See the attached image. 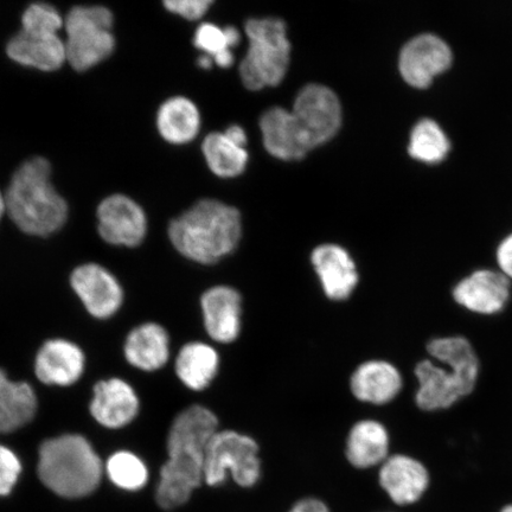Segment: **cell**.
I'll list each match as a JSON object with an SVG mask.
<instances>
[{
	"label": "cell",
	"instance_id": "1",
	"mask_svg": "<svg viewBox=\"0 0 512 512\" xmlns=\"http://www.w3.org/2000/svg\"><path fill=\"white\" fill-rule=\"evenodd\" d=\"M220 421L210 408L191 405L171 422L166 452L168 459L160 469L156 502L164 510H175L190 501L204 484V458Z\"/></svg>",
	"mask_w": 512,
	"mask_h": 512
},
{
	"label": "cell",
	"instance_id": "2",
	"mask_svg": "<svg viewBox=\"0 0 512 512\" xmlns=\"http://www.w3.org/2000/svg\"><path fill=\"white\" fill-rule=\"evenodd\" d=\"M426 349L430 358L414 369L418 381L414 401L421 411H446L475 392L480 361L469 339L460 335L435 337Z\"/></svg>",
	"mask_w": 512,
	"mask_h": 512
},
{
	"label": "cell",
	"instance_id": "3",
	"mask_svg": "<svg viewBox=\"0 0 512 512\" xmlns=\"http://www.w3.org/2000/svg\"><path fill=\"white\" fill-rule=\"evenodd\" d=\"M242 236L240 211L215 200L197 202L170 223L169 238L184 258L214 265L238 248Z\"/></svg>",
	"mask_w": 512,
	"mask_h": 512
},
{
	"label": "cell",
	"instance_id": "4",
	"mask_svg": "<svg viewBox=\"0 0 512 512\" xmlns=\"http://www.w3.org/2000/svg\"><path fill=\"white\" fill-rule=\"evenodd\" d=\"M47 159L27 160L11 178L5 192L6 211L24 233L47 236L66 223L68 206L51 183Z\"/></svg>",
	"mask_w": 512,
	"mask_h": 512
},
{
	"label": "cell",
	"instance_id": "5",
	"mask_svg": "<svg viewBox=\"0 0 512 512\" xmlns=\"http://www.w3.org/2000/svg\"><path fill=\"white\" fill-rule=\"evenodd\" d=\"M102 471L98 453L81 435L66 434L41 445L38 476L63 498L91 495L100 485Z\"/></svg>",
	"mask_w": 512,
	"mask_h": 512
},
{
	"label": "cell",
	"instance_id": "6",
	"mask_svg": "<svg viewBox=\"0 0 512 512\" xmlns=\"http://www.w3.org/2000/svg\"><path fill=\"white\" fill-rule=\"evenodd\" d=\"M245 29L249 48L240 64L243 85L254 92L279 86L291 60L285 22L280 18H251Z\"/></svg>",
	"mask_w": 512,
	"mask_h": 512
},
{
	"label": "cell",
	"instance_id": "7",
	"mask_svg": "<svg viewBox=\"0 0 512 512\" xmlns=\"http://www.w3.org/2000/svg\"><path fill=\"white\" fill-rule=\"evenodd\" d=\"M262 473L260 446L251 435L219 430L209 441L204 458V484L217 488L232 477L236 485L251 489Z\"/></svg>",
	"mask_w": 512,
	"mask_h": 512
},
{
	"label": "cell",
	"instance_id": "8",
	"mask_svg": "<svg viewBox=\"0 0 512 512\" xmlns=\"http://www.w3.org/2000/svg\"><path fill=\"white\" fill-rule=\"evenodd\" d=\"M113 15L105 6H76L64 22L67 61L75 70H87L111 56L115 47Z\"/></svg>",
	"mask_w": 512,
	"mask_h": 512
},
{
	"label": "cell",
	"instance_id": "9",
	"mask_svg": "<svg viewBox=\"0 0 512 512\" xmlns=\"http://www.w3.org/2000/svg\"><path fill=\"white\" fill-rule=\"evenodd\" d=\"M291 112L311 150L330 142L342 125L341 102L326 86L304 87Z\"/></svg>",
	"mask_w": 512,
	"mask_h": 512
},
{
	"label": "cell",
	"instance_id": "10",
	"mask_svg": "<svg viewBox=\"0 0 512 512\" xmlns=\"http://www.w3.org/2000/svg\"><path fill=\"white\" fill-rule=\"evenodd\" d=\"M454 303L479 316H495L510 303L511 281L502 272L482 268L458 281L452 288Z\"/></svg>",
	"mask_w": 512,
	"mask_h": 512
},
{
	"label": "cell",
	"instance_id": "11",
	"mask_svg": "<svg viewBox=\"0 0 512 512\" xmlns=\"http://www.w3.org/2000/svg\"><path fill=\"white\" fill-rule=\"evenodd\" d=\"M203 326L211 341L232 344L242 331L243 300L236 288L215 285L202 293L200 299Z\"/></svg>",
	"mask_w": 512,
	"mask_h": 512
},
{
	"label": "cell",
	"instance_id": "12",
	"mask_svg": "<svg viewBox=\"0 0 512 512\" xmlns=\"http://www.w3.org/2000/svg\"><path fill=\"white\" fill-rule=\"evenodd\" d=\"M451 62L452 51L443 38L421 34L403 46L399 67L409 85L424 88L431 85L434 76L450 67Z\"/></svg>",
	"mask_w": 512,
	"mask_h": 512
},
{
	"label": "cell",
	"instance_id": "13",
	"mask_svg": "<svg viewBox=\"0 0 512 512\" xmlns=\"http://www.w3.org/2000/svg\"><path fill=\"white\" fill-rule=\"evenodd\" d=\"M99 234L115 246L137 247L147 232L146 215L138 203L125 195L105 198L98 208Z\"/></svg>",
	"mask_w": 512,
	"mask_h": 512
},
{
	"label": "cell",
	"instance_id": "14",
	"mask_svg": "<svg viewBox=\"0 0 512 512\" xmlns=\"http://www.w3.org/2000/svg\"><path fill=\"white\" fill-rule=\"evenodd\" d=\"M311 264L322 285L325 297L342 303L352 297L360 284L356 262L342 246L324 243L313 249Z\"/></svg>",
	"mask_w": 512,
	"mask_h": 512
},
{
	"label": "cell",
	"instance_id": "15",
	"mask_svg": "<svg viewBox=\"0 0 512 512\" xmlns=\"http://www.w3.org/2000/svg\"><path fill=\"white\" fill-rule=\"evenodd\" d=\"M70 284L88 312L96 318H110L123 305V287L112 273L100 265L87 264L76 268Z\"/></svg>",
	"mask_w": 512,
	"mask_h": 512
},
{
	"label": "cell",
	"instance_id": "16",
	"mask_svg": "<svg viewBox=\"0 0 512 512\" xmlns=\"http://www.w3.org/2000/svg\"><path fill=\"white\" fill-rule=\"evenodd\" d=\"M379 482L399 505L418 502L430 486V473L420 460L408 454H393L380 467Z\"/></svg>",
	"mask_w": 512,
	"mask_h": 512
},
{
	"label": "cell",
	"instance_id": "17",
	"mask_svg": "<svg viewBox=\"0 0 512 512\" xmlns=\"http://www.w3.org/2000/svg\"><path fill=\"white\" fill-rule=\"evenodd\" d=\"M402 388L401 371L386 360L363 362L350 377L351 394L367 405L386 406L398 398Z\"/></svg>",
	"mask_w": 512,
	"mask_h": 512
},
{
	"label": "cell",
	"instance_id": "18",
	"mask_svg": "<svg viewBox=\"0 0 512 512\" xmlns=\"http://www.w3.org/2000/svg\"><path fill=\"white\" fill-rule=\"evenodd\" d=\"M139 409L136 390L124 380L101 381L94 387L91 413L102 426L117 430L130 425Z\"/></svg>",
	"mask_w": 512,
	"mask_h": 512
},
{
	"label": "cell",
	"instance_id": "19",
	"mask_svg": "<svg viewBox=\"0 0 512 512\" xmlns=\"http://www.w3.org/2000/svg\"><path fill=\"white\" fill-rule=\"evenodd\" d=\"M260 130L265 149L274 158L299 160L311 151L292 112L283 107H273L262 114Z\"/></svg>",
	"mask_w": 512,
	"mask_h": 512
},
{
	"label": "cell",
	"instance_id": "20",
	"mask_svg": "<svg viewBox=\"0 0 512 512\" xmlns=\"http://www.w3.org/2000/svg\"><path fill=\"white\" fill-rule=\"evenodd\" d=\"M83 369L85 355L82 350L64 339L48 341L36 357V376L50 386H70L80 379Z\"/></svg>",
	"mask_w": 512,
	"mask_h": 512
},
{
	"label": "cell",
	"instance_id": "21",
	"mask_svg": "<svg viewBox=\"0 0 512 512\" xmlns=\"http://www.w3.org/2000/svg\"><path fill=\"white\" fill-rule=\"evenodd\" d=\"M390 434L379 420L363 419L352 425L345 441V457L358 470L381 466L390 456Z\"/></svg>",
	"mask_w": 512,
	"mask_h": 512
},
{
	"label": "cell",
	"instance_id": "22",
	"mask_svg": "<svg viewBox=\"0 0 512 512\" xmlns=\"http://www.w3.org/2000/svg\"><path fill=\"white\" fill-rule=\"evenodd\" d=\"M125 357L132 367L139 370L157 371L170 361L171 338L168 330L158 323H144L128 334Z\"/></svg>",
	"mask_w": 512,
	"mask_h": 512
},
{
	"label": "cell",
	"instance_id": "23",
	"mask_svg": "<svg viewBox=\"0 0 512 512\" xmlns=\"http://www.w3.org/2000/svg\"><path fill=\"white\" fill-rule=\"evenodd\" d=\"M221 357L214 345L201 341L185 343L175 358L179 382L192 392L208 389L219 375Z\"/></svg>",
	"mask_w": 512,
	"mask_h": 512
},
{
	"label": "cell",
	"instance_id": "24",
	"mask_svg": "<svg viewBox=\"0 0 512 512\" xmlns=\"http://www.w3.org/2000/svg\"><path fill=\"white\" fill-rule=\"evenodd\" d=\"M6 51L11 60L43 72L59 69L67 60L66 43L57 35H36L22 30L11 38Z\"/></svg>",
	"mask_w": 512,
	"mask_h": 512
},
{
	"label": "cell",
	"instance_id": "25",
	"mask_svg": "<svg viewBox=\"0 0 512 512\" xmlns=\"http://www.w3.org/2000/svg\"><path fill=\"white\" fill-rule=\"evenodd\" d=\"M157 127L166 142L187 144L197 137L201 128V114L191 100L175 96L160 106Z\"/></svg>",
	"mask_w": 512,
	"mask_h": 512
},
{
	"label": "cell",
	"instance_id": "26",
	"mask_svg": "<svg viewBox=\"0 0 512 512\" xmlns=\"http://www.w3.org/2000/svg\"><path fill=\"white\" fill-rule=\"evenodd\" d=\"M37 411L34 389L25 382H12L0 369V433H10L27 425Z\"/></svg>",
	"mask_w": 512,
	"mask_h": 512
},
{
	"label": "cell",
	"instance_id": "27",
	"mask_svg": "<svg viewBox=\"0 0 512 512\" xmlns=\"http://www.w3.org/2000/svg\"><path fill=\"white\" fill-rule=\"evenodd\" d=\"M202 151L209 169L216 176L233 178L246 170L248 164L246 147L233 143L224 132L210 133L203 140Z\"/></svg>",
	"mask_w": 512,
	"mask_h": 512
},
{
	"label": "cell",
	"instance_id": "28",
	"mask_svg": "<svg viewBox=\"0 0 512 512\" xmlns=\"http://www.w3.org/2000/svg\"><path fill=\"white\" fill-rule=\"evenodd\" d=\"M241 35L234 27L220 28L213 23H203L195 32L194 44L204 55L213 59L221 68H230L234 63L232 48L238 46Z\"/></svg>",
	"mask_w": 512,
	"mask_h": 512
},
{
	"label": "cell",
	"instance_id": "29",
	"mask_svg": "<svg viewBox=\"0 0 512 512\" xmlns=\"http://www.w3.org/2000/svg\"><path fill=\"white\" fill-rule=\"evenodd\" d=\"M451 143L443 128L430 118L418 121L409 138V155L426 163H438L445 159Z\"/></svg>",
	"mask_w": 512,
	"mask_h": 512
},
{
	"label": "cell",
	"instance_id": "30",
	"mask_svg": "<svg viewBox=\"0 0 512 512\" xmlns=\"http://www.w3.org/2000/svg\"><path fill=\"white\" fill-rule=\"evenodd\" d=\"M106 471L111 482L126 491H139L149 480V470L137 454L128 451L114 453L108 459Z\"/></svg>",
	"mask_w": 512,
	"mask_h": 512
},
{
	"label": "cell",
	"instance_id": "31",
	"mask_svg": "<svg viewBox=\"0 0 512 512\" xmlns=\"http://www.w3.org/2000/svg\"><path fill=\"white\" fill-rule=\"evenodd\" d=\"M23 31L36 35H57L62 28L63 19L54 6L46 3H34L22 16Z\"/></svg>",
	"mask_w": 512,
	"mask_h": 512
},
{
	"label": "cell",
	"instance_id": "32",
	"mask_svg": "<svg viewBox=\"0 0 512 512\" xmlns=\"http://www.w3.org/2000/svg\"><path fill=\"white\" fill-rule=\"evenodd\" d=\"M22 464L10 448L0 445V496H8L18 482Z\"/></svg>",
	"mask_w": 512,
	"mask_h": 512
},
{
	"label": "cell",
	"instance_id": "33",
	"mask_svg": "<svg viewBox=\"0 0 512 512\" xmlns=\"http://www.w3.org/2000/svg\"><path fill=\"white\" fill-rule=\"evenodd\" d=\"M211 0H168L164 2L166 10L181 16L188 21H197L207 14Z\"/></svg>",
	"mask_w": 512,
	"mask_h": 512
},
{
	"label": "cell",
	"instance_id": "34",
	"mask_svg": "<svg viewBox=\"0 0 512 512\" xmlns=\"http://www.w3.org/2000/svg\"><path fill=\"white\" fill-rule=\"evenodd\" d=\"M496 260L499 272H502L505 277L512 281V233L499 243Z\"/></svg>",
	"mask_w": 512,
	"mask_h": 512
},
{
	"label": "cell",
	"instance_id": "35",
	"mask_svg": "<svg viewBox=\"0 0 512 512\" xmlns=\"http://www.w3.org/2000/svg\"><path fill=\"white\" fill-rule=\"evenodd\" d=\"M288 512H330V509L320 499L310 497L300 499Z\"/></svg>",
	"mask_w": 512,
	"mask_h": 512
},
{
	"label": "cell",
	"instance_id": "36",
	"mask_svg": "<svg viewBox=\"0 0 512 512\" xmlns=\"http://www.w3.org/2000/svg\"><path fill=\"white\" fill-rule=\"evenodd\" d=\"M226 136L232 140L233 143L238 144L239 146L246 147L248 143L247 134L243 131V128L238 125H233L227 128V131L224 132Z\"/></svg>",
	"mask_w": 512,
	"mask_h": 512
},
{
	"label": "cell",
	"instance_id": "37",
	"mask_svg": "<svg viewBox=\"0 0 512 512\" xmlns=\"http://www.w3.org/2000/svg\"><path fill=\"white\" fill-rule=\"evenodd\" d=\"M213 64V59H210V57L207 55L201 56L200 60H198V66H200L203 69H210L211 67H213Z\"/></svg>",
	"mask_w": 512,
	"mask_h": 512
},
{
	"label": "cell",
	"instance_id": "38",
	"mask_svg": "<svg viewBox=\"0 0 512 512\" xmlns=\"http://www.w3.org/2000/svg\"><path fill=\"white\" fill-rule=\"evenodd\" d=\"M6 211V202H5V195L0 192V217L3 216V214Z\"/></svg>",
	"mask_w": 512,
	"mask_h": 512
},
{
	"label": "cell",
	"instance_id": "39",
	"mask_svg": "<svg viewBox=\"0 0 512 512\" xmlns=\"http://www.w3.org/2000/svg\"><path fill=\"white\" fill-rule=\"evenodd\" d=\"M502 512H512V504L508 505V507H505Z\"/></svg>",
	"mask_w": 512,
	"mask_h": 512
}]
</instances>
